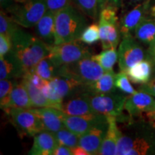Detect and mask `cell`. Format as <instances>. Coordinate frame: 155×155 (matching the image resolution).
<instances>
[{"mask_svg":"<svg viewBox=\"0 0 155 155\" xmlns=\"http://www.w3.org/2000/svg\"><path fill=\"white\" fill-rule=\"evenodd\" d=\"M119 122L127 124L131 128L127 126L131 131L127 129V131L120 129L116 155L155 154L154 127L143 118L137 121L129 116Z\"/></svg>","mask_w":155,"mask_h":155,"instance_id":"cell-1","label":"cell"},{"mask_svg":"<svg viewBox=\"0 0 155 155\" xmlns=\"http://www.w3.org/2000/svg\"><path fill=\"white\" fill-rule=\"evenodd\" d=\"M22 28L19 25L12 36L10 53L26 73L33 71L37 64L49 55L50 46Z\"/></svg>","mask_w":155,"mask_h":155,"instance_id":"cell-2","label":"cell"},{"mask_svg":"<svg viewBox=\"0 0 155 155\" xmlns=\"http://www.w3.org/2000/svg\"><path fill=\"white\" fill-rule=\"evenodd\" d=\"M86 17L73 4L56 12L55 45L79 40L88 25Z\"/></svg>","mask_w":155,"mask_h":155,"instance_id":"cell-3","label":"cell"},{"mask_svg":"<svg viewBox=\"0 0 155 155\" xmlns=\"http://www.w3.org/2000/svg\"><path fill=\"white\" fill-rule=\"evenodd\" d=\"M106 71L90 57L84 58L75 63L60 66L59 75L70 76L88 86L100 78Z\"/></svg>","mask_w":155,"mask_h":155,"instance_id":"cell-4","label":"cell"},{"mask_svg":"<svg viewBox=\"0 0 155 155\" xmlns=\"http://www.w3.org/2000/svg\"><path fill=\"white\" fill-rule=\"evenodd\" d=\"M88 94L95 113L116 116L117 119L124 116L125 103L128 98L125 94L116 91L110 94H94L88 93Z\"/></svg>","mask_w":155,"mask_h":155,"instance_id":"cell-5","label":"cell"},{"mask_svg":"<svg viewBox=\"0 0 155 155\" xmlns=\"http://www.w3.org/2000/svg\"><path fill=\"white\" fill-rule=\"evenodd\" d=\"M81 42L80 40H76L50 46L48 56L58 66L75 63L91 56L89 48Z\"/></svg>","mask_w":155,"mask_h":155,"instance_id":"cell-6","label":"cell"},{"mask_svg":"<svg viewBox=\"0 0 155 155\" xmlns=\"http://www.w3.org/2000/svg\"><path fill=\"white\" fill-rule=\"evenodd\" d=\"M118 58L120 71H126L148 58V53L144 46L131 35L121 38L118 49Z\"/></svg>","mask_w":155,"mask_h":155,"instance_id":"cell-7","label":"cell"},{"mask_svg":"<svg viewBox=\"0 0 155 155\" xmlns=\"http://www.w3.org/2000/svg\"><path fill=\"white\" fill-rule=\"evenodd\" d=\"M47 10L46 0H27L23 3H19L16 9L9 15L23 28H32Z\"/></svg>","mask_w":155,"mask_h":155,"instance_id":"cell-8","label":"cell"},{"mask_svg":"<svg viewBox=\"0 0 155 155\" xmlns=\"http://www.w3.org/2000/svg\"><path fill=\"white\" fill-rule=\"evenodd\" d=\"M7 116L20 136L35 137L45 130L41 120L30 109L12 108Z\"/></svg>","mask_w":155,"mask_h":155,"instance_id":"cell-9","label":"cell"},{"mask_svg":"<svg viewBox=\"0 0 155 155\" xmlns=\"http://www.w3.org/2000/svg\"><path fill=\"white\" fill-rule=\"evenodd\" d=\"M152 0H144L132 8L121 12L119 19V29L121 38L134 35L136 28L143 19L149 16H155L152 7Z\"/></svg>","mask_w":155,"mask_h":155,"instance_id":"cell-10","label":"cell"},{"mask_svg":"<svg viewBox=\"0 0 155 155\" xmlns=\"http://www.w3.org/2000/svg\"><path fill=\"white\" fill-rule=\"evenodd\" d=\"M65 127L78 136L83 135L98 124L106 121L107 116L100 114H91L84 116H67L64 114Z\"/></svg>","mask_w":155,"mask_h":155,"instance_id":"cell-11","label":"cell"},{"mask_svg":"<svg viewBox=\"0 0 155 155\" xmlns=\"http://www.w3.org/2000/svg\"><path fill=\"white\" fill-rule=\"evenodd\" d=\"M124 110L131 117H137L155 111V98L148 93L137 91L128 96Z\"/></svg>","mask_w":155,"mask_h":155,"instance_id":"cell-12","label":"cell"},{"mask_svg":"<svg viewBox=\"0 0 155 155\" xmlns=\"http://www.w3.org/2000/svg\"><path fill=\"white\" fill-rule=\"evenodd\" d=\"M108 127V120L95 126L86 133L80 136L78 145L85 149L90 155L98 154Z\"/></svg>","mask_w":155,"mask_h":155,"instance_id":"cell-13","label":"cell"},{"mask_svg":"<svg viewBox=\"0 0 155 155\" xmlns=\"http://www.w3.org/2000/svg\"><path fill=\"white\" fill-rule=\"evenodd\" d=\"M61 111L67 116H84L95 113L86 91L65 99Z\"/></svg>","mask_w":155,"mask_h":155,"instance_id":"cell-14","label":"cell"},{"mask_svg":"<svg viewBox=\"0 0 155 155\" xmlns=\"http://www.w3.org/2000/svg\"><path fill=\"white\" fill-rule=\"evenodd\" d=\"M32 112L40 118L43 124L45 130L56 132L65 127L63 122L64 114L61 110L53 107L32 108Z\"/></svg>","mask_w":155,"mask_h":155,"instance_id":"cell-15","label":"cell"},{"mask_svg":"<svg viewBox=\"0 0 155 155\" xmlns=\"http://www.w3.org/2000/svg\"><path fill=\"white\" fill-rule=\"evenodd\" d=\"M34 32L48 45H54L55 40V13L48 9L43 17L35 25Z\"/></svg>","mask_w":155,"mask_h":155,"instance_id":"cell-16","label":"cell"},{"mask_svg":"<svg viewBox=\"0 0 155 155\" xmlns=\"http://www.w3.org/2000/svg\"><path fill=\"white\" fill-rule=\"evenodd\" d=\"M100 40L103 50L117 48L121 39L119 22H110L98 19Z\"/></svg>","mask_w":155,"mask_h":155,"instance_id":"cell-17","label":"cell"},{"mask_svg":"<svg viewBox=\"0 0 155 155\" xmlns=\"http://www.w3.org/2000/svg\"><path fill=\"white\" fill-rule=\"evenodd\" d=\"M58 145V141L54 133L44 130L35 136L33 144L28 154L53 155Z\"/></svg>","mask_w":155,"mask_h":155,"instance_id":"cell-18","label":"cell"},{"mask_svg":"<svg viewBox=\"0 0 155 155\" xmlns=\"http://www.w3.org/2000/svg\"><path fill=\"white\" fill-rule=\"evenodd\" d=\"M107 118L108 127L98 154L116 155L118 141L120 136V129L118 127L117 118L113 116H107Z\"/></svg>","mask_w":155,"mask_h":155,"instance_id":"cell-19","label":"cell"},{"mask_svg":"<svg viewBox=\"0 0 155 155\" xmlns=\"http://www.w3.org/2000/svg\"><path fill=\"white\" fill-rule=\"evenodd\" d=\"M129 80L134 84L143 85L150 81L154 72V63L150 58H147L125 71Z\"/></svg>","mask_w":155,"mask_h":155,"instance_id":"cell-20","label":"cell"},{"mask_svg":"<svg viewBox=\"0 0 155 155\" xmlns=\"http://www.w3.org/2000/svg\"><path fill=\"white\" fill-rule=\"evenodd\" d=\"M25 74L22 66L10 53L0 57V79H22Z\"/></svg>","mask_w":155,"mask_h":155,"instance_id":"cell-21","label":"cell"},{"mask_svg":"<svg viewBox=\"0 0 155 155\" xmlns=\"http://www.w3.org/2000/svg\"><path fill=\"white\" fill-rule=\"evenodd\" d=\"M115 77L116 73L113 70L106 71L98 80L86 86V91L94 94H110L117 91L115 86Z\"/></svg>","mask_w":155,"mask_h":155,"instance_id":"cell-22","label":"cell"},{"mask_svg":"<svg viewBox=\"0 0 155 155\" xmlns=\"http://www.w3.org/2000/svg\"><path fill=\"white\" fill-rule=\"evenodd\" d=\"M134 36L147 48L155 40V16H149L143 19L136 28Z\"/></svg>","mask_w":155,"mask_h":155,"instance_id":"cell-23","label":"cell"},{"mask_svg":"<svg viewBox=\"0 0 155 155\" xmlns=\"http://www.w3.org/2000/svg\"><path fill=\"white\" fill-rule=\"evenodd\" d=\"M11 108H23L30 109L32 108V104L26 87L21 80L17 81L12 89L11 94Z\"/></svg>","mask_w":155,"mask_h":155,"instance_id":"cell-24","label":"cell"},{"mask_svg":"<svg viewBox=\"0 0 155 155\" xmlns=\"http://www.w3.org/2000/svg\"><path fill=\"white\" fill-rule=\"evenodd\" d=\"M20 80L28 90L29 96H30L32 104V108L53 107L57 108V106L53 103H52L45 96L42 91L35 86L34 84H32L28 79L23 77Z\"/></svg>","mask_w":155,"mask_h":155,"instance_id":"cell-25","label":"cell"},{"mask_svg":"<svg viewBox=\"0 0 155 155\" xmlns=\"http://www.w3.org/2000/svg\"><path fill=\"white\" fill-rule=\"evenodd\" d=\"M59 68L60 66L55 65L48 55L37 64L33 71L45 80L50 81L58 76Z\"/></svg>","mask_w":155,"mask_h":155,"instance_id":"cell-26","label":"cell"},{"mask_svg":"<svg viewBox=\"0 0 155 155\" xmlns=\"http://www.w3.org/2000/svg\"><path fill=\"white\" fill-rule=\"evenodd\" d=\"M18 79H1L0 81V106L8 115L11 109V94Z\"/></svg>","mask_w":155,"mask_h":155,"instance_id":"cell-27","label":"cell"},{"mask_svg":"<svg viewBox=\"0 0 155 155\" xmlns=\"http://www.w3.org/2000/svg\"><path fill=\"white\" fill-rule=\"evenodd\" d=\"M91 58L99 64L106 72L112 71L119 59L116 48H114L104 50L100 53L91 55Z\"/></svg>","mask_w":155,"mask_h":155,"instance_id":"cell-28","label":"cell"},{"mask_svg":"<svg viewBox=\"0 0 155 155\" xmlns=\"http://www.w3.org/2000/svg\"><path fill=\"white\" fill-rule=\"evenodd\" d=\"M72 3L92 20L98 19L99 9L98 0H72Z\"/></svg>","mask_w":155,"mask_h":155,"instance_id":"cell-29","label":"cell"},{"mask_svg":"<svg viewBox=\"0 0 155 155\" xmlns=\"http://www.w3.org/2000/svg\"><path fill=\"white\" fill-rule=\"evenodd\" d=\"M53 133L55 136L58 144L64 145L70 148H73L79 144L80 136L69 130L65 127Z\"/></svg>","mask_w":155,"mask_h":155,"instance_id":"cell-30","label":"cell"},{"mask_svg":"<svg viewBox=\"0 0 155 155\" xmlns=\"http://www.w3.org/2000/svg\"><path fill=\"white\" fill-rule=\"evenodd\" d=\"M79 40L88 45L97 43L98 40H100L98 23H93L88 25L83 31Z\"/></svg>","mask_w":155,"mask_h":155,"instance_id":"cell-31","label":"cell"},{"mask_svg":"<svg viewBox=\"0 0 155 155\" xmlns=\"http://www.w3.org/2000/svg\"><path fill=\"white\" fill-rule=\"evenodd\" d=\"M19 26L3 10L0 11V34L5 35L11 39L15 30Z\"/></svg>","mask_w":155,"mask_h":155,"instance_id":"cell-32","label":"cell"},{"mask_svg":"<svg viewBox=\"0 0 155 155\" xmlns=\"http://www.w3.org/2000/svg\"><path fill=\"white\" fill-rule=\"evenodd\" d=\"M129 76L125 71H120L119 73H116L115 86L120 91L127 95H132L137 92L132 86Z\"/></svg>","mask_w":155,"mask_h":155,"instance_id":"cell-33","label":"cell"},{"mask_svg":"<svg viewBox=\"0 0 155 155\" xmlns=\"http://www.w3.org/2000/svg\"><path fill=\"white\" fill-rule=\"evenodd\" d=\"M46 2L48 9L55 13L73 4L72 0H46Z\"/></svg>","mask_w":155,"mask_h":155,"instance_id":"cell-34","label":"cell"},{"mask_svg":"<svg viewBox=\"0 0 155 155\" xmlns=\"http://www.w3.org/2000/svg\"><path fill=\"white\" fill-rule=\"evenodd\" d=\"M12 48V40L5 35L0 34V57H5L10 53Z\"/></svg>","mask_w":155,"mask_h":155,"instance_id":"cell-35","label":"cell"},{"mask_svg":"<svg viewBox=\"0 0 155 155\" xmlns=\"http://www.w3.org/2000/svg\"><path fill=\"white\" fill-rule=\"evenodd\" d=\"M23 77L26 78L27 79H28V80L30 81L32 84H34L35 86L38 87V88H40V90L43 88V86L48 83V81L45 80L43 78H42L40 75H38L35 72H34L33 71L26 73Z\"/></svg>","mask_w":155,"mask_h":155,"instance_id":"cell-36","label":"cell"},{"mask_svg":"<svg viewBox=\"0 0 155 155\" xmlns=\"http://www.w3.org/2000/svg\"><path fill=\"white\" fill-rule=\"evenodd\" d=\"M19 3H17L15 0H0L1 9L8 15L12 13L16 9Z\"/></svg>","mask_w":155,"mask_h":155,"instance_id":"cell-37","label":"cell"},{"mask_svg":"<svg viewBox=\"0 0 155 155\" xmlns=\"http://www.w3.org/2000/svg\"><path fill=\"white\" fill-rule=\"evenodd\" d=\"M138 89V91L148 93L149 94L155 97V75L150 79L149 82L145 83V84L141 85Z\"/></svg>","mask_w":155,"mask_h":155,"instance_id":"cell-38","label":"cell"},{"mask_svg":"<svg viewBox=\"0 0 155 155\" xmlns=\"http://www.w3.org/2000/svg\"><path fill=\"white\" fill-rule=\"evenodd\" d=\"M53 155H73L71 148L64 146L62 144H58L55 150H54Z\"/></svg>","mask_w":155,"mask_h":155,"instance_id":"cell-39","label":"cell"},{"mask_svg":"<svg viewBox=\"0 0 155 155\" xmlns=\"http://www.w3.org/2000/svg\"><path fill=\"white\" fill-rule=\"evenodd\" d=\"M144 0H123L122 2L121 12H124L128 9L132 8L134 6L139 5L144 2Z\"/></svg>","mask_w":155,"mask_h":155,"instance_id":"cell-40","label":"cell"},{"mask_svg":"<svg viewBox=\"0 0 155 155\" xmlns=\"http://www.w3.org/2000/svg\"><path fill=\"white\" fill-rule=\"evenodd\" d=\"M71 150H72L73 155H90L85 149H83L82 147L79 146V145L71 148Z\"/></svg>","mask_w":155,"mask_h":155,"instance_id":"cell-41","label":"cell"},{"mask_svg":"<svg viewBox=\"0 0 155 155\" xmlns=\"http://www.w3.org/2000/svg\"><path fill=\"white\" fill-rule=\"evenodd\" d=\"M147 49V53H148V58H150L154 62V63H155V40Z\"/></svg>","mask_w":155,"mask_h":155,"instance_id":"cell-42","label":"cell"},{"mask_svg":"<svg viewBox=\"0 0 155 155\" xmlns=\"http://www.w3.org/2000/svg\"><path fill=\"white\" fill-rule=\"evenodd\" d=\"M106 5H111L119 10L122 7V2L123 0H106Z\"/></svg>","mask_w":155,"mask_h":155,"instance_id":"cell-43","label":"cell"},{"mask_svg":"<svg viewBox=\"0 0 155 155\" xmlns=\"http://www.w3.org/2000/svg\"><path fill=\"white\" fill-rule=\"evenodd\" d=\"M98 9H99V12H100L106 5V0H98Z\"/></svg>","mask_w":155,"mask_h":155,"instance_id":"cell-44","label":"cell"},{"mask_svg":"<svg viewBox=\"0 0 155 155\" xmlns=\"http://www.w3.org/2000/svg\"><path fill=\"white\" fill-rule=\"evenodd\" d=\"M152 9H153V12H154V14H155V0H152Z\"/></svg>","mask_w":155,"mask_h":155,"instance_id":"cell-45","label":"cell"},{"mask_svg":"<svg viewBox=\"0 0 155 155\" xmlns=\"http://www.w3.org/2000/svg\"><path fill=\"white\" fill-rule=\"evenodd\" d=\"M15 1H16L17 3H23L25 2H26L27 0H15Z\"/></svg>","mask_w":155,"mask_h":155,"instance_id":"cell-46","label":"cell"},{"mask_svg":"<svg viewBox=\"0 0 155 155\" xmlns=\"http://www.w3.org/2000/svg\"><path fill=\"white\" fill-rule=\"evenodd\" d=\"M154 73H155V63H154Z\"/></svg>","mask_w":155,"mask_h":155,"instance_id":"cell-47","label":"cell"}]
</instances>
